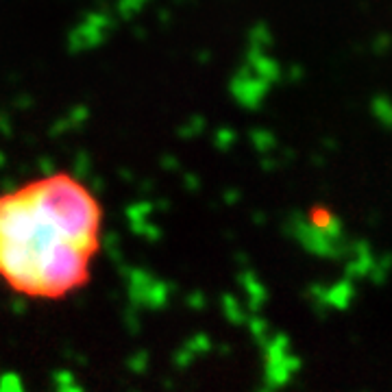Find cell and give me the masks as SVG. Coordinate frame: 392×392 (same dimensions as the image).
Masks as SVG:
<instances>
[{
	"instance_id": "obj_1",
	"label": "cell",
	"mask_w": 392,
	"mask_h": 392,
	"mask_svg": "<svg viewBox=\"0 0 392 392\" xmlns=\"http://www.w3.org/2000/svg\"><path fill=\"white\" fill-rule=\"evenodd\" d=\"M105 211L79 177L51 172L0 194V281L25 299L83 290L103 246Z\"/></svg>"
}]
</instances>
